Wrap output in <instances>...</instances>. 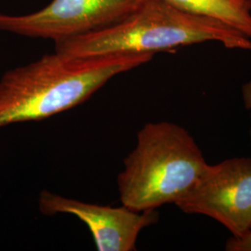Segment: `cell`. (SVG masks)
<instances>
[{
	"instance_id": "cell-9",
	"label": "cell",
	"mask_w": 251,
	"mask_h": 251,
	"mask_svg": "<svg viewBox=\"0 0 251 251\" xmlns=\"http://www.w3.org/2000/svg\"><path fill=\"white\" fill-rule=\"evenodd\" d=\"M242 100L243 103L245 108L250 111L251 117V80L248 81L247 83H245L242 86ZM250 137H251V130L250 133Z\"/></svg>"
},
{
	"instance_id": "cell-5",
	"label": "cell",
	"mask_w": 251,
	"mask_h": 251,
	"mask_svg": "<svg viewBox=\"0 0 251 251\" xmlns=\"http://www.w3.org/2000/svg\"><path fill=\"white\" fill-rule=\"evenodd\" d=\"M146 0H52L31 14L0 13V30L21 36L51 39L54 43L113 25Z\"/></svg>"
},
{
	"instance_id": "cell-3",
	"label": "cell",
	"mask_w": 251,
	"mask_h": 251,
	"mask_svg": "<svg viewBox=\"0 0 251 251\" xmlns=\"http://www.w3.org/2000/svg\"><path fill=\"white\" fill-rule=\"evenodd\" d=\"M117 176L123 206L141 212L175 204L196 184L207 163L194 137L168 121L149 122Z\"/></svg>"
},
{
	"instance_id": "cell-6",
	"label": "cell",
	"mask_w": 251,
	"mask_h": 251,
	"mask_svg": "<svg viewBox=\"0 0 251 251\" xmlns=\"http://www.w3.org/2000/svg\"><path fill=\"white\" fill-rule=\"evenodd\" d=\"M38 206L45 215L77 217L89 227L99 251H136V242L142 230L159 220L156 209L138 212L125 206H101L64 198L48 190L40 193Z\"/></svg>"
},
{
	"instance_id": "cell-1",
	"label": "cell",
	"mask_w": 251,
	"mask_h": 251,
	"mask_svg": "<svg viewBox=\"0 0 251 251\" xmlns=\"http://www.w3.org/2000/svg\"><path fill=\"white\" fill-rule=\"evenodd\" d=\"M153 55L71 57L55 51L9 70L0 80V127L42 120L75 107L110 79L150 62Z\"/></svg>"
},
{
	"instance_id": "cell-7",
	"label": "cell",
	"mask_w": 251,
	"mask_h": 251,
	"mask_svg": "<svg viewBox=\"0 0 251 251\" xmlns=\"http://www.w3.org/2000/svg\"><path fill=\"white\" fill-rule=\"evenodd\" d=\"M181 11L213 19L251 39V0H165Z\"/></svg>"
},
{
	"instance_id": "cell-8",
	"label": "cell",
	"mask_w": 251,
	"mask_h": 251,
	"mask_svg": "<svg viewBox=\"0 0 251 251\" xmlns=\"http://www.w3.org/2000/svg\"><path fill=\"white\" fill-rule=\"evenodd\" d=\"M227 251H251V227L247 233L239 237H230L226 245Z\"/></svg>"
},
{
	"instance_id": "cell-4",
	"label": "cell",
	"mask_w": 251,
	"mask_h": 251,
	"mask_svg": "<svg viewBox=\"0 0 251 251\" xmlns=\"http://www.w3.org/2000/svg\"><path fill=\"white\" fill-rule=\"evenodd\" d=\"M175 205L188 214L209 217L239 237L251 227V157L209 165Z\"/></svg>"
},
{
	"instance_id": "cell-2",
	"label": "cell",
	"mask_w": 251,
	"mask_h": 251,
	"mask_svg": "<svg viewBox=\"0 0 251 251\" xmlns=\"http://www.w3.org/2000/svg\"><path fill=\"white\" fill-rule=\"evenodd\" d=\"M205 42L251 51V39L213 19L176 9L165 0H146L117 24L55 42V51L71 57L113 53H152Z\"/></svg>"
}]
</instances>
